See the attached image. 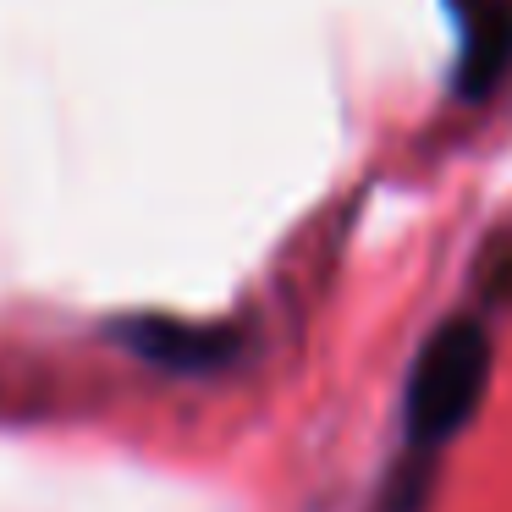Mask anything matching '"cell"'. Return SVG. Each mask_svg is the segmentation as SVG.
I'll list each match as a JSON object with an SVG mask.
<instances>
[{
  "instance_id": "cell-1",
  "label": "cell",
  "mask_w": 512,
  "mask_h": 512,
  "mask_svg": "<svg viewBox=\"0 0 512 512\" xmlns=\"http://www.w3.org/2000/svg\"><path fill=\"white\" fill-rule=\"evenodd\" d=\"M490 380V342L474 320H446L424 342L408 380V435L424 446L446 441L468 424Z\"/></svg>"
}]
</instances>
